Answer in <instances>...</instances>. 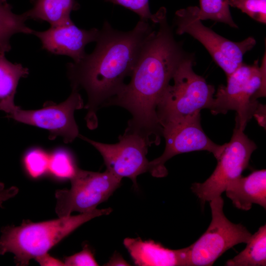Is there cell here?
Listing matches in <instances>:
<instances>
[{
	"label": "cell",
	"mask_w": 266,
	"mask_h": 266,
	"mask_svg": "<svg viewBox=\"0 0 266 266\" xmlns=\"http://www.w3.org/2000/svg\"><path fill=\"white\" fill-rule=\"evenodd\" d=\"M226 195L236 208L250 210L253 204L266 208V170L252 172L231 182L225 190Z\"/></svg>",
	"instance_id": "cell-15"
},
{
	"label": "cell",
	"mask_w": 266,
	"mask_h": 266,
	"mask_svg": "<svg viewBox=\"0 0 266 266\" xmlns=\"http://www.w3.org/2000/svg\"><path fill=\"white\" fill-rule=\"evenodd\" d=\"M123 6L136 13L140 20L152 22L155 14L151 13L149 0H104Z\"/></svg>",
	"instance_id": "cell-24"
},
{
	"label": "cell",
	"mask_w": 266,
	"mask_h": 266,
	"mask_svg": "<svg viewBox=\"0 0 266 266\" xmlns=\"http://www.w3.org/2000/svg\"><path fill=\"white\" fill-rule=\"evenodd\" d=\"M212 220L204 233L188 247V266H210L234 245L247 243L252 234L243 225L229 220L221 196L209 201Z\"/></svg>",
	"instance_id": "cell-7"
},
{
	"label": "cell",
	"mask_w": 266,
	"mask_h": 266,
	"mask_svg": "<svg viewBox=\"0 0 266 266\" xmlns=\"http://www.w3.org/2000/svg\"><path fill=\"white\" fill-rule=\"evenodd\" d=\"M200 112L162 127L166 146L161 156L149 163L148 171L153 176H166L165 163L179 154L203 150L212 153L216 159L219 157L225 144H217L206 135L201 126Z\"/></svg>",
	"instance_id": "cell-10"
},
{
	"label": "cell",
	"mask_w": 266,
	"mask_h": 266,
	"mask_svg": "<svg viewBox=\"0 0 266 266\" xmlns=\"http://www.w3.org/2000/svg\"><path fill=\"white\" fill-rule=\"evenodd\" d=\"M149 22L140 20L128 32L114 29L104 22L94 51L79 62L66 65L71 88L83 89L87 93L85 120L90 129L98 126V110L121 91L124 80L131 76L143 48L155 32L156 23Z\"/></svg>",
	"instance_id": "cell-1"
},
{
	"label": "cell",
	"mask_w": 266,
	"mask_h": 266,
	"mask_svg": "<svg viewBox=\"0 0 266 266\" xmlns=\"http://www.w3.org/2000/svg\"><path fill=\"white\" fill-rule=\"evenodd\" d=\"M192 58L186 56L175 70L172 79L159 99L156 114L162 127L191 116L204 108L210 110L214 87L195 72Z\"/></svg>",
	"instance_id": "cell-5"
},
{
	"label": "cell",
	"mask_w": 266,
	"mask_h": 266,
	"mask_svg": "<svg viewBox=\"0 0 266 266\" xmlns=\"http://www.w3.org/2000/svg\"><path fill=\"white\" fill-rule=\"evenodd\" d=\"M245 248L226 263L227 266H265L266 265V225L251 235Z\"/></svg>",
	"instance_id": "cell-19"
},
{
	"label": "cell",
	"mask_w": 266,
	"mask_h": 266,
	"mask_svg": "<svg viewBox=\"0 0 266 266\" xmlns=\"http://www.w3.org/2000/svg\"><path fill=\"white\" fill-rule=\"evenodd\" d=\"M65 266H97L96 262L91 250L85 246L80 252L73 255L66 257Z\"/></svg>",
	"instance_id": "cell-25"
},
{
	"label": "cell",
	"mask_w": 266,
	"mask_h": 266,
	"mask_svg": "<svg viewBox=\"0 0 266 266\" xmlns=\"http://www.w3.org/2000/svg\"><path fill=\"white\" fill-rule=\"evenodd\" d=\"M229 3L254 20L266 24V0H229Z\"/></svg>",
	"instance_id": "cell-23"
},
{
	"label": "cell",
	"mask_w": 266,
	"mask_h": 266,
	"mask_svg": "<svg viewBox=\"0 0 266 266\" xmlns=\"http://www.w3.org/2000/svg\"><path fill=\"white\" fill-rule=\"evenodd\" d=\"M124 245L139 266H188V247L172 250L152 240L126 238Z\"/></svg>",
	"instance_id": "cell-14"
},
{
	"label": "cell",
	"mask_w": 266,
	"mask_h": 266,
	"mask_svg": "<svg viewBox=\"0 0 266 266\" xmlns=\"http://www.w3.org/2000/svg\"><path fill=\"white\" fill-rule=\"evenodd\" d=\"M78 168L71 154L65 149H57L49 155L48 171L57 178L70 179Z\"/></svg>",
	"instance_id": "cell-21"
},
{
	"label": "cell",
	"mask_w": 266,
	"mask_h": 266,
	"mask_svg": "<svg viewBox=\"0 0 266 266\" xmlns=\"http://www.w3.org/2000/svg\"><path fill=\"white\" fill-rule=\"evenodd\" d=\"M100 30L96 28L80 29L73 22L33 33L40 40L42 49L52 54L68 56L74 62H78L84 58L86 54V46L96 42Z\"/></svg>",
	"instance_id": "cell-13"
},
{
	"label": "cell",
	"mask_w": 266,
	"mask_h": 266,
	"mask_svg": "<svg viewBox=\"0 0 266 266\" xmlns=\"http://www.w3.org/2000/svg\"><path fill=\"white\" fill-rule=\"evenodd\" d=\"M106 266H130L123 257L118 253H115L109 261L104 265Z\"/></svg>",
	"instance_id": "cell-28"
},
{
	"label": "cell",
	"mask_w": 266,
	"mask_h": 266,
	"mask_svg": "<svg viewBox=\"0 0 266 266\" xmlns=\"http://www.w3.org/2000/svg\"><path fill=\"white\" fill-rule=\"evenodd\" d=\"M156 27L141 52L130 82L104 106L117 105L128 110L132 118L127 128L158 145L163 129L157 116V104L186 56L174 38L164 7L157 12Z\"/></svg>",
	"instance_id": "cell-2"
},
{
	"label": "cell",
	"mask_w": 266,
	"mask_h": 266,
	"mask_svg": "<svg viewBox=\"0 0 266 266\" xmlns=\"http://www.w3.org/2000/svg\"><path fill=\"white\" fill-rule=\"evenodd\" d=\"M29 74L28 68L21 64L12 63L0 53V110L8 117L19 108L14 103V98L20 79Z\"/></svg>",
	"instance_id": "cell-16"
},
{
	"label": "cell",
	"mask_w": 266,
	"mask_h": 266,
	"mask_svg": "<svg viewBox=\"0 0 266 266\" xmlns=\"http://www.w3.org/2000/svg\"><path fill=\"white\" fill-rule=\"evenodd\" d=\"M18 190V188L15 186L5 188L4 185L0 183V205L4 201L16 196Z\"/></svg>",
	"instance_id": "cell-26"
},
{
	"label": "cell",
	"mask_w": 266,
	"mask_h": 266,
	"mask_svg": "<svg viewBox=\"0 0 266 266\" xmlns=\"http://www.w3.org/2000/svg\"><path fill=\"white\" fill-rule=\"evenodd\" d=\"M79 7L76 0H34L33 7L25 13L29 19L47 22L55 27L73 22L70 13Z\"/></svg>",
	"instance_id": "cell-17"
},
{
	"label": "cell",
	"mask_w": 266,
	"mask_h": 266,
	"mask_svg": "<svg viewBox=\"0 0 266 266\" xmlns=\"http://www.w3.org/2000/svg\"><path fill=\"white\" fill-rule=\"evenodd\" d=\"M44 104L43 108L36 110H23L19 107L9 117L48 131L51 140L61 136L64 142L67 143L78 137L79 130L74 113L84 107L83 100L78 90L72 89L68 98L61 103L48 101Z\"/></svg>",
	"instance_id": "cell-12"
},
{
	"label": "cell",
	"mask_w": 266,
	"mask_h": 266,
	"mask_svg": "<svg viewBox=\"0 0 266 266\" xmlns=\"http://www.w3.org/2000/svg\"><path fill=\"white\" fill-rule=\"evenodd\" d=\"M70 180L69 189L55 193V211L59 217L68 216L73 211L82 213L97 209L120 186L122 179L106 169L99 172L78 168Z\"/></svg>",
	"instance_id": "cell-8"
},
{
	"label": "cell",
	"mask_w": 266,
	"mask_h": 266,
	"mask_svg": "<svg viewBox=\"0 0 266 266\" xmlns=\"http://www.w3.org/2000/svg\"><path fill=\"white\" fill-rule=\"evenodd\" d=\"M111 211L110 208L96 209L75 216L38 223L24 220L20 226L4 227L1 230L0 255L11 253L17 265L27 266L84 223Z\"/></svg>",
	"instance_id": "cell-3"
},
{
	"label": "cell",
	"mask_w": 266,
	"mask_h": 266,
	"mask_svg": "<svg viewBox=\"0 0 266 266\" xmlns=\"http://www.w3.org/2000/svg\"><path fill=\"white\" fill-rule=\"evenodd\" d=\"M8 0H0V53L8 52L11 49L10 38L15 34H33L34 30L27 26L26 13L17 14L12 12Z\"/></svg>",
	"instance_id": "cell-18"
},
{
	"label": "cell",
	"mask_w": 266,
	"mask_h": 266,
	"mask_svg": "<svg viewBox=\"0 0 266 266\" xmlns=\"http://www.w3.org/2000/svg\"><path fill=\"white\" fill-rule=\"evenodd\" d=\"M35 260L41 266H65L64 262L50 256L48 253L37 257Z\"/></svg>",
	"instance_id": "cell-27"
},
{
	"label": "cell",
	"mask_w": 266,
	"mask_h": 266,
	"mask_svg": "<svg viewBox=\"0 0 266 266\" xmlns=\"http://www.w3.org/2000/svg\"><path fill=\"white\" fill-rule=\"evenodd\" d=\"M235 127L229 142L216 159L217 166L212 174L203 183H195L191 189L203 204L206 201L221 196L228 185L241 176L249 165L256 144Z\"/></svg>",
	"instance_id": "cell-9"
},
{
	"label": "cell",
	"mask_w": 266,
	"mask_h": 266,
	"mask_svg": "<svg viewBox=\"0 0 266 266\" xmlns=\"http://www.w3.org/2000/svg\"><path fill=\"white\" fill-rule=\"evenodd\" d=\"M78 137L90 143L100 153L106 170L120 179H131L136 187L137 177L148 171L149 161L146 155L148 147L152 144L137 132L126 129L115 144L97 142L80 134Z\"/></svg>",
	"instance_id": "cell-11"
},
{
	"label": "cell",
	"mask_w": 266,
	"mask_h": 266,
	"mask_svg": "<svg viewBox=\"0 0 266 266\" xmlns=\"http://www.w3.org/2000/svg\"><path fill=\"white\" fill-rule=\"evenodd\" d=\"M199 8L191 6L176 12V32L188 33L200 41L228 77L243 63L244 55L256 45V40L249 37L235 42L221 36L202 24L198 17Z\"/></svg>",
	"instance_id": "cell-6"
},
{
	"label": "cell",
	"mask_w": 266,
	"mask_h": 266,
	"mask_svg": "<svg viewBox=\"0 0 266 266\" xmlns=\"http://www.w3.org/2000/svg\"><path fill=\"white\" fill-rule=\"evenodd\" d=\"M266 96V56L260 67L258 61L252 65L241 64L227 77L226 86L221 85L214 97L210 111L213 114L235 110V127L244 130L254 116L265 125V109L256 99Z\"/></svg>",
	"instance_id": "cell-4"
},
{
	"label": "cell",
	"mask_w": 266,
	"mask_h": 266,
	"mask_svg": "<svg viewBox=\"0 0 266 266\" xmlns=\"http://www.w3.org/2000/svg\"><path fill=\"white\" fill-rule=\"evenodd\" d=\"M198 17L202 21L210 19L237 28L230 10L229 0H200Z\"/></svg>",
	"instance_id": "cell-20"
},
{
	"label": "cell",
	"mask_w": 266,
	"mask_h": 266,
	"mask_svg": "<svg viewBox=\"0 0 266 266\" xmlns=\"http://www.w3.org/2000/svg\"><path fill=\"white\" fill-rule=\"evenodd\" d=\"M49 155L40 148L29 150L24 157V164L28 174L38 178L48 171Z\"/></svg>",
	"instance_id": "cell-22"
}]
</instances>
